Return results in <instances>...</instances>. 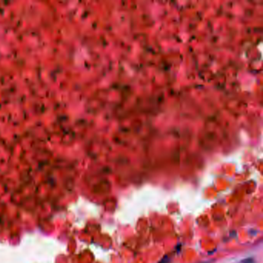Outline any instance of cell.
Instances as JSON below:
<instances>
[{
  "instance_id": "1",
  "label": "cell",
  "mask_w": 263,
  "mask_h": 263,
  "mask_svg": "<svg viewBox=\"0 0 263 263\" xmlns=\"http://www.w3.org/2000/svg\"><path fill=\"white\" fill-rule=\"evenodd\" d=\"M239 263H256V261H255L254 259L247 258L244 259V260L239 262Z\"/></svg>"
},
{
  "instance_id": "2",
  "label": "cell",
  "mask_w": 263,
  "mask_h": 263,
  "mask_svg": "<svg viewBox=\"0 0 263 263\" xmlns=\"http://www.w3.org/2000/svg\"><path fill=\"white\" fill-rule=\"evenodd\" d=\"M170 259L168 257H165L162 260L160 261V263H169Z\"/></svg>"
},
{
  "instance_id": "3",
  "label": "cell",
  "mask_w": 263,
  "mask_h": 263,
  "mask_svg": "<svg viewBox=\"0 0 263 263\" xmlns=\"http://www.w3.org/2000/svg\"><path fill=\"white\" fill-rule=\"evenodd\" d=\"M208 263V262H204V263Z\"/></svg>"
}]
</instances>
